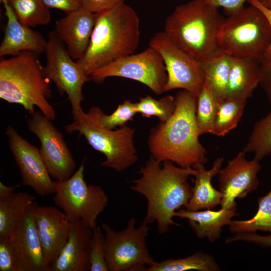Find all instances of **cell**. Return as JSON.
I'll return each instance as SVG.
<instances>
[{"mask_svg": "<svg viewBox=\"0 0 271 271\" xmlns=\"http://www.w3.org/2000/svg\"><path fill=\"white\" fill-rule=\"evenodd\" d=\"M0 271H17L10 236H0Z\"/></svg>", "mask_w": 271, "mask_h": 271, "instance_id": "obj_35", "label": "cell"}, {"mask_svg": "<svg viewBox=\"0 0 271 271\" xmlns=\"http://www.w3.org/2000/svg\"><path fill=\"white\" fill-rule=\"evenodd\" d=\"M261 61L253 57H232L227 96L246 100L261 80Z\"/></svg>", "mask_w": 271, "mask_h": 271, "instance_id": "obj_22", "label": "cell"}, {"mask_svg": "<svg viewBox=\"0 0 271 271\" xmlns=\"http://www.w3.org/2000/svg\"><path fill=\"white\" fill-rule=\"evenodd\" d=\"M231 58L218 48L201 61L204 82L219 103L227 96Z\"/></svg>", "mask_w": 271, "mask_h": 271, "instance_id": "obj_24", "label": "cell"}, {"mask_svg": "<svg viewBox=\"0 0 271 271\" xmlns=\"http://www.w3.org/2000/svg\"><path fill=\"white\" fill-rule=\"evenodd\" d=\"M271 41L269 24L263 13L249 5L224 18L217 37L218 48L232 57L261 61Z\"/></svg>", "mask_w": 271, "mask_h": 271, "instance_id": "obj_7", "label": "cell"}, {"mask_svg": "<svg viewBox=\"0 0 271 271\" xmlns=\"http://www.w3.org/2000/svg\"><path fill=\"white\" fill-rule=\"evenodd\" d=\"M245 155L243 151L239 152L218 174L219 191L223 194L221 208L236 207V199L245 197L259 185L257 174L261 166L254 158L247 160Z\"/></svg>", "mask_w": 271, "mask_h": 271, "instance_id": "obj_15", "label": "cell"}, {"mask_svg": "<svg viewBox=\"0 0 271 271\" xmlns=\"http://www.w3.org/2000/svg\"><path fill=\"white\" fill-rule=\"evenodd\" d=\"M6 135L10 149L21 172L23 185L30 187L40 196L54 194V180L48 173L40 149L24 139L11 125L7 127Z\"/></svg>", "mask_w": 271, "mask_h": 271, "instance_id": "obj_14", "label": "cell"}, {"mask_svg": "<svg viewBox=\"0 0 271 271\" xmlns=\"http://www.w3.org/2000/svg\"><path fill=\"white\" fill-rule=\"evenodd\" d=\"M102 112L97 106L92 107L87 112L82 110L64 128L68 133L78 132L93 149L102 154L105 160L101 166L121 172L138 160L133 140L134 128L126 125L116 130L105 127L99 121Z\"/></svg>", "mask_w": 271, "mask_h": 271, "instance_id": "obj_6", "label": "cell"}, {"mask_svg": "<svg viewBox=\"0 0 271 271\" xmlns=\"http://www.w3.org/2000/svg\"><path fill=\"white\" fill-rule=\"evenodd\" d=\"M175 99L172 116L150 131L148 144L152 156L161 163L169 161L184 168L205 165L207 151L199 141L196 121L197 97L182 89Z\"/></svg>", "mask_w": 271, "mask_h": 271, "instance_id": "obj_2", "label": "cell"}, {"mask_svg": "<svg viewBox=\"0 0 271 271\" xmlns=\"http://www.w3.org/2000/svg\"><path fill=\"white\" fill-rule=\"evenodd\" d=\"M218 105L219 102L204 82L197 97L196 121L200 136L206 133L212 134Z\"/></svg>", "mask_w": 271, "mask_h": 271, "instance_id": "obj_31", "label": "cell"}, {"mask_svg": "<svg viewBox=\"0 0 271 271\" xmlns=\"http://www.w3.org/2000/svg\"><path fill=\"white\" fill-rule=\"evenodd\" d=\"M271 103V59L261 62L260 84Z\"/></svg>", "mask_w": 271, "mask_h": 271, "instance_id": "obj_40", "label": "cell"}, {"mask_svg": "<svg viewBox=\"0 0 271 271\" xmlns=\"http://www.w3.org/2000/svg\"><path fill=\"white\" fill-rule=\"evenodd\" d=\"M137 220L130 218L124 229L113 230L102 223L104 234V252L108 271L145 270L155 261L146 243L150 227L142 222L136 226Z\"/></svg>", "mask_w": 271, "mask_h": 271, "instance_id": "obj_9", "label": "cell"}, {"mask_svg": "<svg viewBox=\"0 0 271 271\" xmlns=\"http://www.w3.org/2000/svg\"><path fill=\"white\" fill-rule=\"evenodd\" d=\"M37 56L25 51L0 61V97L8 103L22 105L30 115L37 106L53 120L55 111L48 101L52 96L50 80Z\"/></svg>", "mask_w": 271, "mask_h": 271, "instance_id": "obj_4", "label": "cell"}, {"mask_svg": "<svg viewBox=\"0 0 271 271\" xmlns=\"http://www.w3.org/2000/svg\"><path fill=\"white\" fill-rule=\"evenodd\" d=\"M38 206L35 200L10 235L17 271H48L35 221Z\"/></svg>", "mask_w": 271, "mask_h": 271, "instance_id": "obj_16", "label": "cell"}, {"mask_svg": "<svg viewBox=\"0 0 271 271\" xmlns=\"http://www.w3.org/2000/svg\"><path fill=\"white\" fill-rule=\"evenodd\" d=\"M95 14L83 7L66 14L55 23V32L73 59L85 52L95 23Z\"/></svg>", "mask_w": 271, "mask_h": 271, "instance_id": "obj_18", "label": "cell"}, {"mask_svg": "<svg viewBox=\"0 0 271 271\" xmlns=\"http://www.w3.org/2000/svg\"><path fill=\"white\" fill-rule=\"evenodd\" d=\"M35 221L44 261L48 271L66 243L73 223L60 209L38 206Z\"/></svg>", "mask_w": 271, "mask_h": 271, "instance_id": "obj_17", "label": "cell"}, {"mask_svg": "<svg viewBox=\"0 0 271 271\" xmlns=\"http://www.w3.org/2000/svg\"><path fill=\"white\" fill-rule=\"evenodd\" d=\"M224 19L218 9L192 0L175 8L166 19L164 33L177 47L202 61L218 48Z\"/></svg>", "mask_w": 271, "mask_h": 271, "instance_id": "obj_5", "label": "cell"}, {"mask_svg": "<svg viewBox=\"0 0 271 271\" xmlns=\"http://www.w3.org/2000/svg\"><path fill=\"white\" fill-rule=\"evenodd\" d=\"M84 159L78 169L68 179L54 180V204L73 223L79 221L93 229L97 219L107 206L108 198L99 186L88 185L84 178Z\"/></svg>", "mask_w": 271, "mask_h": 271, "instance_id": "obj_8", "label": "cell"}, {"mask_svg": "<svg viewBox=\"0 0 271 271\" xmlns=\"http://www.w3.org/2000/svg\"><path fill=\"white\" fill-rule=\"evenodd\" d=\"M124 0H82V7L97 14L113 9L124 3Z\"/></svg>", "mask_w": 271, "mask_h": 271, "instance_id": "obj_37", "label": "cell"}, {"mask_svg": "<svg viewBox=\"0 0 271 271\" xmlns=\"http://www.w3.org/2000/svg\"><path fill=\"white\" fill-rule=\"evenodd\" d=\"M101 226L92 229L90 243L89 261L90 271H108L104 252V234Z\"/></svg>", "mask_w": 271, "mask_h": 271, "instance_id": "obj_33", "label": "cell"}, {"mask_svg": "<svg viewBox=\"0 0 271 271\" xmlns=\"http://www.w3.org/2000/svg\"><path fill=\"white\" fill-rule=\"evenodd\" d=\"M7 18L3 39L0 45V56H17L25 51L37 55L45 52L47 40L38 32L21 23L8 0H3Z\"/></svg>", "mask_w": 271, "mask_h": 271, "instance_id": "obj_19", "label": "cell"}, {"mask_svg": "<svg viewBox=\"0 0 271 271\" xmlns=\"http://www.w3.org/2000/svg\"><path fill=\"white\" fill-rule=\"evenodd\" d=\"M219 271L220 268L214 257L203 251H198L184 258H168L156 262L146 267V271Z\"/></svg>", "mask_w": 271, "mask_h": 271, "instance_id": "obj_26", "label": "cell"}, {"mask_svg": "<svg viewBox=\"0 0 271 271\" xmlns=\"http://www.w3.org/2000/svg\"><path fill=\"white\" fill-rule=\"evenodd\" d=\"M95 16L87 48L76 60L88 76L117 59L134 54L140 40V19L124 3Z\"/></svg>", "mask_w": 271, "mask_h": 271, "instance_id": "obj_3", "label": "cell"}, {"mask_svg": "<svg viewBox=\"0 0 271 271\" xmlns=\"http://www.w3.org/2000/svg\"><path fill=\"white\" fill-rule=\"evenodd\" d=\"M161 163L151 156L139 171L141 177L132 181L130 188L147 200V212L143 221L147 224L156 222L158 233L163 234L176 225L175 213L188 202L192 187L188 180L197 171L177 167L169 161L163 162V165Z\"/></svg>", "mask_w": 271, "mask_h": 271, "instance_id": "obj_1", "label": "cell"}, {"mask_svg": "<svg viewBox=\"0 0 271 271\" xmlns=\"http://www.w3.org/2000/svg\"><path fill=\"white\" fill-rule=\"evenodd\" d=\"M72 223L69 238L49 271L90 270L89 250L92 229L79 221Z\"/></svg>", "mask_w": 271, "mask_h": 271, "instance_id": "obj_20", "label": "cell"}, {"mask_svg": "<svg viewBox=\"0 0 271 271\" xmlns=\"http://www.w3.org/2000/svg\"><path fill=\"white\" fill-rule=\"evenodd\" d=\"M259 1L263 6L271 10V0H259Z\"/></svg>", "mask_w": 271, "mask_h": 271, "instance_id": "obj_43", "label": "cell"}, {"mask_svg": "<svg viewBox=\"0 0 271 271\" xmlns=\"http://www.w3.org/2000/svg\"><path fill=\"white\" fill-rule=\"evenodd\" d=\"M51 121L41 111H35L27 123L30 131L39 139L40 153L51 177L63 181L72 175L76 163L62 133Z\"/></svg>", "mask_w": 271, "mask_h": 271, "instance_id": "obj_13", "label": "cell"}, {"mask_svg": "<svg viewBox=\"0 0 271 271\" xmlns=\"http://www.w3.org/2000/svg\"><path fill=\"white\" fill-rule=\"evenodd\" d=\"M245 241L263 247H271V234L268 235H260L255 232L234 233L225 240L226 243L235 241Z\"/></svg>", "mask_w": 271, "mask_h": 271, "instance_id": "obj_36", "label": "cell"}, {"mask_svg": "<svg viewBox=\"0 0 271 271\" xmlns=\"http://www.w3.org/2000/svg\"><path fill=\"white\" fill-rule=\"evenodd\" d=\"M135 109L137 113L142 116L157 117L161 122L168 120L173 114L176 109L175 97L171 95L166 96L157 100L150 96L140 98L135 103Z\"/></svg>", "mask_w": 271, "mask_h": 271, "instance_id": "obj_32", "label": "cell"}, {"mask_svg": "<svg viewBox=\"0 0 271 271\" xmlns=\"http://www.w3.org/2000/svg\"><path fill=\"white\" fill-rule=\"evenodd\" d=\"M149 46L160 53L166 67L168 78L164 91L181 89L197 97L204 83L201 61L177 47L164 32L156 33Z\"/></svg>", "mask_w": 271, "mask_h": 271, "instance_id": "obj_12", "label": "cell"}, {"mask_svg": "<svg viewBox=\"0 0 271 271\" xmlns=\"http://www.w3.org/2000/svg\"><path fill=\"white\" fill-rule=\"evenodd\" d=\"M49 9H57L66 14L77 10L82 7V0H43Z\"/></svg>", "mask_w": 271, "mask_h": 271, "instance_id": "obj_39", "label": "cell"}, {"mask_svg": "<svg viewBox=\"0 0 271 271\" xmlns=\"http://www.w3.org/2000/svg\"><path fill=\"white\" fill-rule=\"evenodd\" d=\"M90 79L97 84L109 77H119L141 82L157 95L163 92L167 74L160 53L149 46L138 54L117 59L93 71Z\"/></svg>", "mask_w": 271, "mask_h": 271, "instance_id": "obj_11", "label": "cell"}, {"mask_svg": "<svg viewBox=\"0 0 271 271\" xmlns=\"http://www.w3.org/2000/svg\"><path fill=\"white\" fill-rule=\"evenodd\" d=\"M246 100L226 96L219 103L212 134L224 137L238 124L244 112Z\"/></svg>", "mask_w": 271, "mask_h": 271, "instance_id": "obj_27", "label": "cell"}, {"mask_svg": "<svg viewBox=\"0 0 271 271\" xmlns=\"http://www.w3.org/2000/svg\"><path fill=\"white\" fill-rule=\"evenodd\" d=\"M242 151L253 153V158L259 161L271 155V111L254 123Z\"/></svg>", "mask_w": 271, "mask_h": 271, "instance_id": "obj_30", "label": "cell"}, {"mask_svg": "<svg viewBox=\"0 0 271 271\" xmlns=\"http://www.w3.org/2000/svg\"><path fill=\"white\" fill-rule=\"evenodd\" d=\"M35 197L24 192H15L0 198V236H9Z\"/></svg>", "mask_w": 271, "mask_h": 271, "instance_id": "obj_25", "label": "cell"}, {"mask_svg": "<svg viewBox=\"0 0 271 271\" xmlns=\"http://www.w3.org/2000/svg\"><path fill=\"white\" fill-rule=\"evenodd\" d=\"M0 1H1V2H2L3 0H0Z\"/></svg>", "mask_w": 271, "mask_h": 271, "instance_id": "obj_44", "label": "cell"}, {"mask_svg": "<svg viewBox=\"0 0 271 271\" xmlns=\"http://www.w3.org/2000/svg\"><path fill=\"white\" fill-rule=\"evenodd\" d=\"M224 159L217 158L212 167L206 170L204 164H199L193 168L197 170L194 176V186L192 188L191 196L184 208L195 211L202 209H212L220 205L223 193L215 189L211 184L212 179L217 175L221 169Z\"/></svg>", "mask_w": 271, "mask_h": 271, "instance_id": "obj_23", "label": "cell"}, {"mask_svg": "<svg viewBox=\"0 0 271 271\" xmlns=\"http://www.w3.org/2000/svg\"><path fill=\"white\" fill-rule=\"evenodd\" d=\"M204 3L215 8H221L229 15L244 8L248 0H202Z\"/></svg>", "mask_w": 271, "mask_h": 271, "instance_id": "obj_38", "label": "cell"}, {"mask_svg": "<svg viewBox=\"0 0 271 271\" xmlns=\"http://www.w3.org/2000/svg\"><path fill=\"white\" fill-rule=\"evenodd\" d=\"M258 208L251 218L244 220H232L229 229L232 233L255 232L257 230L271 233V190L258 198Z\"/></svg>", "mask_w": 271, "mask_h": 271, "instance_id": "obj_29", "label": "cell"}, {"mask_svg": "<svg viewBox=\"0 0 271 271\" xmlns=\"http://www.w3.org/2000/svg\"><path fill=\"white\" fill-rule=\"evenodd\" d=\"M18 20L30 27L45 26L51 21L49 9L43 0H8Z\"/></svg>", "mask_w": 271, "mask_h": 271, "instance_id": "obj_28", "label": "cell"}, {"mask_svg": "<svg viewBox=\"0 0 271 271\" xmlns=\"http://www.w3.org/2000/svg\"><path fill=\"white\" fill-rule=\"evenodd\" d=\"M247 3H248L249 5L257 7L263 13L269 24L271 30V10L263 6L261 4L259 0H248ZM270 59H271V41L266 52L263 55L261 62L268 61Z\"/></svg>", "mask_w": 271, "mask_h": 271, "instance_id": "obj_41", "label": "cell"}, {"mask_svg": "<svg viewBox=\"0 0 271 271\" xmlns=\"http://www.w3.org/2000/svg\"><path fill=\"white\" fill-rule=\"evenodd\" d=\"M236 209L237 207L221 208L217 211L205 209L191 211L180 208L176 211L174 217L187 219L198 238H206L213 243L221 236L222 227L229 226L232 217L239 215Z\"/></svg>", "mask_w": 271, "mask_h": 271, "instance_id": "obj_21", "label": "cell"}, {"mask_svg": "<svg viewBox=\"0 0 271 271\" xmlns=\"http://www.w3.org/2000/svg\"><path fill=\"white\" fill-rule=\"evenodd\" d=\"M45 53V75L55 83L60 95H67L73 118L75 117L83 110L81 103L84 98L82 88L84 83L90 79V77L76 61H73L54 30L49 34Z\"/></svg>", "mask_w": 271, "mask_h": 271, "instance_id": "obj_10", "label": "cell"}, {"mask_svg": "<svg viewBox=\"0 0 271 271\" xmlns=\"http://www.w3.org/2000/svg\"><path fill=\"white\" fill-rule=\"evenodd\" d=\"M19 185L15 186H8L2 182H0V198L8 197L15 193L16 189Z\"/></svg>", "mask_w": 271, "mask_h": 271, "instance_id": "obj_42", "label": "cell"}, {"mask_svg": "<svg viewBox=\"0 0 271 271\" xmlns=\"http://www.w3.org/2000/svg\"><path fill=\"white\" fill-rule=\"evenodd\" d=\"M135 103L130 100H125L119 104L111 114L107 115L102 112L99 117L100 123L111 129L125 125L128 121L132 120L137 113Z\"/></svg>", "mask_w": 271, "mask_h": 271, "instance_id": "obj_34", "label": "cell"}]
</instances>
